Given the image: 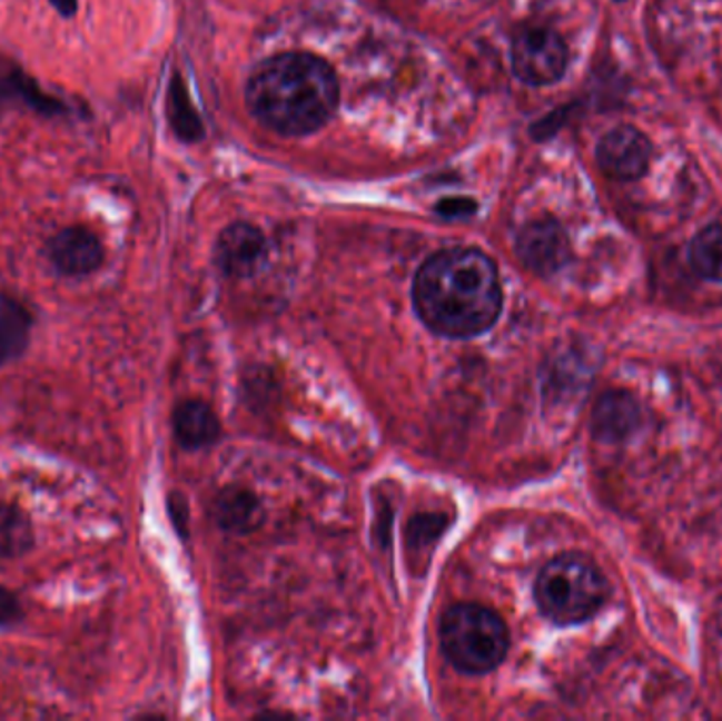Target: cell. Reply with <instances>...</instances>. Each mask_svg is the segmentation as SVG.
<instances>
[{"label":"cell","instance_id":"obj_1","mask_svg":"<svg viewBox=\"0 0 722 721\" xmlns=\"http://www.w3.org/2000/svg\"><path fill=\"white\" fill-rule=\"evenodd\" d=\"M414 307L444 337L469 339L495 326L503 290L495 263L472 248L432 256L414 279Z\"/></svg>","mask_w":722,"mask_h":721},{"label":"cell","instance_id":"obj_2","mask_svg":"<svg viewBox=\"0 0 722 721\" xmlns=\"http://www.w3.org/2000/svg\"><path fill=\"white\" fill-rule=\"evenodd\" d=\"M336 105L334 70L309 53L275 56L249 79V110L284 136H305L326 126Z\"/></svg>","mask_w":722,"mask_h":721},{"label":"cell","instance_id":"obj_3","mask_svg":"<svg viewBox=\"0 0 722 721\" xmlns=\"http://www.w3.org/2000/svg\"><path fill=\"white\" fill-rule=\"evenodd\" d=\"M609 582L599 567L577 554L557 556L538 573L535 599L545 618L560 626L581 624L600 612Z\"/></svg>","mask_w":722,"mask_h":721},{"label":"cell","instance_id":"obj_4","mask_svg":"<svg viewBox=\"0 0 722 721\" xmlns=\"http://www.w3.org/2000/svg\"><path fill=\"white\" fill-rule=\"evenodd\" d=\"M442 650L451 664L463 673H488L496 669L510 648L505 622L482 605H454L439 626Z\"/></svg>","mask_w":722,"mask_h":721},{"label":"cell","instance_id":"obj_5","mask_svg":"<svg viewBox=\"0 0 722 721\" xmlns=\"http://www.w3.org/2000/svg\"><path fill=\"white\" fill-rule=\"evenodd\" d=\"M512 65L520 81L528 86H552L562 79L568 51L550 28H526L512 45Z\"/></svg>","mask_w":722,"mask_h":721},{"label":"cell","instance_id":"obj_6","mask_svg":"<svg viewBox=\"0 0 722 721\" xmlns=\"http://www.w3.org/2000/svg\"><path fill=\"white\" fill-rule=\"evenodd\" d=\"M653 147L649 138L632 126H621L609 131L596 149L600 170L615 180H639L651 164Z\"/></svg>","mask_w":722,"mask_h":721},{"label":"cell","instance_id":"obj_7","mask_svg":"<svg viewBox=\"0 0 722 721\" xmlns=\"http://www.w3.org/2000/svg\"><path fill=\"white\" fill-rule=\"evenodd\" d=\"M47 256L60 276L87 277L102 267L103 246L91 229L72 225L47 241Z\"/></svg>","mask_w":722,"mask_h":721},{"label":"cell","instance_id":"obj_8","mask_svg":"<svg viewBox=\"0 0 722 721\" xmlns=\"http://www.w3.org/2000/svg\"><path fill=\"white\" fill-rule=\"evenodd\" d=\"M516 250L522 263L538 276H554L571 258L568 237L554 220L531 223L517 235Z\"/></svg>","mask_w":722,"mask_h":721},{"label":"cell","instance_id":"obj_9","mask_svg":"<svg viewBox=\"0 0 722 721\" xmlns=\"http://www.w3.org/2000/svg\"><path fill=\"white\" fill-rule=\"evenodd\" d=\"M267 241L251 225H233L220 235L216 246V263L228 277H249L267 263Z\"/></svg>","mask_w":722,"mask_h":721},{"label":"cell","instance_id":"obj_10","mask_svg":"<svg viewBox=\"0 0 722 721\" xmlns=\"http://www.w3.org/2000/svg\"><path fill=\"white\" fill-rule=\"evenodd\" d=\"M640 429V404L627 392L613 389L600 398L592 432L602 443H623Z\"/></svg>","mask_w":722,"mask_h":721},{"label":"cell","instance_id":"obj_11","mask_svg":"<svg viewBox=\"0 0 722 721\" xmlns=\"http://www.w3.org/2000/svg\"><path fill=\"white\" fill-rule=\"evenodd\" d=\"M174 432L185 448H204L218 441L220 424L207 404L188 401L174 413Z\"/></svg>","mask_w":722,"mask_h":721},{"label":"cell","instance_id":"obj_12","mask_svg":"<svg viewBox=\"0 0 722 721\" xmlns=\"http://www.w3.org/2000/svg\"><path fill=\"white\" fill-rule=\"evenodd\" d=\"M32 314L18 298L0 295V366L18 360L28 349Z\"/></svg>","mask_w":722,"mask_h":721},{"label":"cell","instance_id":"obj_13","mask_svg":"<svg viewBox=\"0 0 722 721\" xmlns=\"http://www.w3.org/2000/svg\"><path fill=\"white\" fill-rule=\"evenodd\" d=\"M34 549V527L16 504H0V556L16 559Z\"/></svg>","mask_w":722,"mask_h":721},{"label":"cell","instance_id":"obj_14","mask_svg":"<svg viewBox=\"0 0 722 721\" xmlns=\"http://www.w3.org/2000/svg\"><path fill=\"white\" fill-rule=\"evenodd\" d=\"M167 115H169L171 128L178 134L180 140L195 142L204 136L201 119L190 105V98H188V91H186L185 81L180 75L171 77L169 91H167Z\"/></svg>","mask_w":722,"mask_h":721},{"label":"cell","instance_id":"obj_15","mask_svg":"<svg viewBox=\"0 0 722 721\" xmlns=\"http://www.w3.org/2000/svg\"><path fill=\"white\" fill-rule=\"evenodd\" d=\"M216 518L225 530L248 531L258 525L260 506L248 491L228 488L216 500Z\"/></svg>","mask_w":722,"mask_h":721},{"label":"cell","instance_id":"obj_16","mask_svg":"<svg viewBox=\"0 0 722 721\" xmlns=\"http://www.w3.org/2000/svg\"><path fill=\"white\" fill-rule=\"evenodd\" d=\"M689 258L693 269L710 282H722V223L705 227L693 239Z\"/></svg>","mask_w":722,"mask_h":721},{"label":"cell","instance_id":"obj_17","mask_svg":"<svg viewBox=\"0 0 722 721\" xmlns=\"http://www.w3.org/2000/svg\"><path fill=\"white\" fill-rule=\"evenodd\" d=\"M21 615L23 612H21L20 599L0 584V629L18 624Z\"/></svg>","mask_w":722,"mask_h":721},{"label":"cell","instance_id":"obj_18","mask_svg":"<svg viewBox=\"0 0 722 721\" xmlns=\"http://www.w3.org/2000/svg\"><path fill=\"white\" fill-rule=\"evenodd\" d=\"M437 213L446 218H461V216H469V214L475 213V201L472 199H461V197H454V199H444L437 204Z\"/></svg>","mask_w":722,"mask_h":721},{"label":"cell","instance_id":"obj_19","mask_svg":"<svg viewBox=\"0 0 722 721\" xmlns=\"http://www.w3.org/2000/svg\"><path fill=\"white\" fill-rule=\"evenodd\" d=\"M4 102H16L13 98V86H11V75H9V66L0 70V108Z\"/></svg>","mask_w":722,"mask_h":721},{"label":"cell","instance_id":"obj_20","mask_svg":"<svg viewBox=\"0 0 722 721\" xmlns=\"http://www.w3.org/2000/svg\"><path fill=\"white\" fill-rule=\"evenodd\" d=\"M51 7L62 16V18H75L79 11V0H49Z\"/></svg>","mask_w":722,"mask_h":721}]
</instances>
